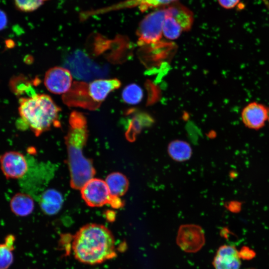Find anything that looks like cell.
<instances>
[{
    "label": "cell",
    "instance_id": "obj_14",
    "mask_svg": "<svg viewBox=\"0 0 269 269\" xmlns=\"http://www.w3.org/2000/svg\"><path fill=\"white\" fill-rule=\"evenodd\" d=\"M40 81L38 79L31 80L22 74L14 76L9 81L11 91L17 96L21 97H31L36 94L33 88Z\"/></svg>",
    "mask_w": 269,
    "mask_h": 269
},
{
    "label": "cell",
    "instance_id": "obj_27",
    "mask_svg": "<svg viewBox=\"0 0 269 269\" xmlns=\"http://www.w3.org/2000/svg\"><path fill=\"white\" fill-rule=\"evenodd\" d=\"M240 0H218L219 4L224 8L231 9L235 7Z\"/></svg>",
    "mask_w": 269,
    "mask_h": 269
},
{
    "label": "cell",
    "instance_id": "obj_24",
    "mask_svg": "<svg viewBox=\"0 0 269 269\" xmlns=\"http://www.w3.org/2000/svg\"><path fill=\"white\" fill-rule=\"evenodd\" d=\"M167 10L163 24L162 33L168 39H175L179 37L183 29L176 20L170 15L167 8Z\"/></svg>",
    "mask_w": 269,
    "mask_h": 269
},
{
    "label": "cell",
    "instance_id": "obj_13",
    "mask_svg": "<svg viewBox=\"0 0 269 269\" xmlns=\"http://www.w3.org/2000/svg\"><path fill=\"white\" fill-rule=\"evenodd\" d=\"M121 83L117 78L96 79L88 84L90 95L97 103H101L112 91L120 87Z\"/></svg>",
    "mask_w": 269,
    "mask_h": 269
},
{
    "label": "cell",
    "instance_id": "obj_8",
    "mask_svg": "<svg viewBox=\"0 0 269 269\" xmlns=\"http://www.w3.org/2000/svg\"><path fill=\"white\" fill-rule=\"evenodd\" d=\"M44 83L50 92L56 94H64L72 86V75L65 67H54L46 72Z\"/></svg>",
    "mask_w": 269,
    "mask_h": 269
},
{
    "label": "cell",
    "instance_id": "obj_6",
    "mask_svg": "<svg viewBox=\"0 0 269 269\" xmlns=\"http://www.w3.org/2000/svg\"><path fill=\"white\" fill-rule=\"evenodd\" d=\"M80 190L83 199L90 207H101L109 204L112 198L105 181L100 179H91Z\"/></svg>",
    "mask_w": 269,
    "mask_h": 269
},
{
    "label": "cell",
    "instance_id": "obj_23",
    "mask_svg": "<svg viewBox=\"0 0 269 269\" xmlns=\"http://www.w3.org/2000/svg\"><path fill=\"white\" fill-rule=\"evenodd\" d=\"M143 96L141 88L138 85L132 83L126 86L122 93L123 101L130 105H136L142 99Z\"/></svg>",
    "mask_w": 269,
    "mask_h": 269
},
{
    "label": "cell",
    "instance_id": "obj_7",
    "mask_svg": "<svg viewBox=\"0 0 269 269\" xmlns=\"http://www.w3.org/2000/svg\"><path fill=\"white\" fill-rule=\"evenodd\" d=\"M88 84L84 81H74L70 89L62 96L63 102L70 107H80L89 110L97 109L101 104L91 97Z\"/></svg>",
    "mask_w": 269,
    "mask_h": 269
},
{
    "label": "cell",
    "instance_id": "obj_16",
    "mask_svg": "<svg viewBox=\"0 0 269 269\" xmlns=\"http://www.w3.org/2000/svg\"><path fill=\"white\" fill-rule=\"evenodd\" d=\"M11 211L15 215L25 217L32 213L34 207L33 199L28 194L17 193L11 198L10 202Z\"/></svg>",
    "mask_w": 269,
    "mask_h": 269
},
{
    "label": "cell",
    "instance_id": "obj_9",
    "mask_svg": "<svg viewBox=\"0 0 269 269\" xmlns=\"http://www.w3.org/2000/svg\"><path fill=\"white\" fill-rule=\"evenodd\" d=\"M0 168L7 179L22 177L27 170L24 155L18 151H6L0 156Z\"/></svg>",
    "mask_w": 269,
    "mask_h": 269
},
{
    "label": "cell",
    "instance_id": "obj_15",
    "mask_svg": "<svg viewBox=\"0 0 269 269\" xmlns=\"http://www.w3.org/2000/svg\"><path fill=\"white\" fill-rule=\"evenodd\" d=\"M170 15L180 24L183 30H189L193 24V14L187 7L174 2L167 7Z\"/></svg>",
    "mask_w": 269,
    "mask_h": 269
},
{
    "label": "cell",
    "instance_id": "obj_4",
    "mask_svg": "<svg viewBox=\"0 0 269 269\" xmlns=\"http://www.w3.org/2000/svg\"><path fill=\"white\" fill-rule=\"evenodd\" d=\"M64 65L73 76L84 82L105 77L109 73V68L107 66L99 64L79 49L67 56Z\"/></svg>",
    "mask_w": 269,
    "mask_h": 269
},
{
    "label": "cell",
    "instance_id": "obj_3",
    "mask_svg": "<svg viewBox=\"0 0 269 269\" xmlns=\"http://www.w3.org/2000/svg\"><path fill=\"white\" fill-rule=\"evenodd\" d=\"M18 112L26 125L36 136L60 126L59 112L61 109L46 94H35L19 99Z\"/></svg>",
    "mask_w": 269,
    "mask_h": 269
},
{
    "label": "cell",
    "instance_id": "obj_26",
    "mask_svg": "<svg viewBox=\"0 0 269 269\" xmlns=\"http://www.w3.org/2000/svg\"><path fill=\"white\" fill-rule=\"evenodd\" d=\"M225 206L229 211L236 213L241 209L242 204L237 201H232L227 203Z\"/></svg>",
    "mask_w": 269,
    "mask_h": 269
},
{
    "label": "cell",
    "instance_id": "obj_21",
    "mask_svg": "<svg viewBox=\"0 0 269 269\" xmlns=\"http://www.w3.org/2000/svg\"><path fill=\"white\" fill-rule=\"evenodd\" d=\"M167 151L172 159L179 162L189 159L192 154L190 144L185 141L179 139L173 140L169 143Z\"/></svg>",
    "mask_w": 269,
    "mask_h": 269
},
{
    "label": "cell",
    "instance_id": "obj_1",
    "mask_svg": "<svg viewBox=\"0 0 269 269\" xmlns=\"http://www.w3.org/2000/svg\"><path fill=\"white\" fill-rule=\"evenodd\" d=\"M69 125L65 138L70 183L72 188L81 189L96 173L92 161L84 155L88 135L86 117L81 113L73 111L70 115Z\"/></svg>",
    "mask_w": 269,
    "mask_h": 269
},
{
    "label": "cell",
    "instance_id": "obj_17",
    "mask_svg": "<svg viewBox=\"0 0 269 269\" xmlns=\"http://www.w3.org/2000/svg\"><path fill=\"white\" fill-rule=\"evenodd\" d=\"M63 203L62 195L55 189H48L42 195L40 206L48 215H54L60 210Z\"/></svg>",
    "mask_w": 269,
    "mask_h": 269
},
{
    "label": "cell",
    "instance_id": "obj_28",
    "mask_svg": "<svg viewBox=\"0 0 269 269\" xmlns=\"http://www.w3.org/2000/svg\"><path fill=\"white\" fill-rule=\"evenodd\" d=\"M109 204L113 208L118 209L124 205V202L119 197L112 196Z\"/></svg>",
    "mask_w": 269,
    "mask_h": 269
},
{
    "label": "cell",
    "instance_id": "obj_11",
    "mask_svg": "<svg viewBox=\"0 0 269 269\" xmlns=\"http://www.w3.org/2000/svg\"><path fill=\"white\" fill-rule=\"evenodd\" d=\"M205 242L201 228L195 225H182L177 236L179 246L187 252H194L199 250Z\"/></svg>",
    "mask_w": 269,
    "mask_h": 269
},
{
    "label": "cell",
    "instance_id": "obj_18",
    "mask_svg": "<svg viewBox=\"0 0 269 269\" xmlns=\"http://www.w3.org/2000/svg\"><path fill=\"white\" fill-rule=\"evenodd\" d=\"M105 182L111 195L114 197H120L124 195L128 191L129 186L127 177L123 173L118 172L109 174Z\"/></svg>",
    "mask_w": 269,
    "mask_h": 269
},
{
    "label": "cell",
    "instance_id": "obj_29",
    "mask_svg": "<svg viewBox=\"0 0 269 269\" xmlns=\"http://www.w3.org/2000/svg\"><path fill=\"white\" fill-rule=\"evenodd\" d=\"M8 18L5 12L0 8V31L5 29L7 25Z\"/></svg>",
    "mask_w": 269,
    "mask_h": 269
},
{
    "label": "cell",
    "instance_id": "obj_12",
    "mask_svg": "<svg viewBox=\"0 0 269 269\" xmlns=\"http://www.w3.org/2000/svg\"><path fill=\"white\" fill-rule=\"evenodd\" d=\"M240 253L230 245H223L218 250L213 260L215 269H240L241 262Z\"/></svg>",
    "mask_w": 269,
    "mask_h": 269
},
{
    "label": "cell",
    "instance_id": "obj_22",
    "mask_svg": "<svg viewBox=\"0 0 269 269\" xmlns=\"http://www.w3.org/2000/svg\"><path fill=\"white\" fill-rule=\"evenodd\" d=\"M15 242L14 235L8 234L0 243V269H8L13 264Z\"/></svg>",
    "mask_w": 269,
    "mask_h": 269
},
{
    "label": "cell",
    "instance_id": "obj_25",
    "mask_svg": "<svg viewBox=\"0 0 269 269\" xmlns=\"http://www.w3.org/2000/svg\"><path fill=\"white\" fill-rule=\"evenodd\" d=\"M48 0H14V4L17 10L29 12L33 11Z\"/></svg>",
    "mask_w": 269,
    "mask_h": 269
},
{
    "label": "cell",
    "instance_id": "obj_20",
    "mask_svg": "<svg viewBox=\"0 0 269 269\" xmlns=\"http://www.w3.org/2000/svg\"><path fill=\"white\" fill-rule=\"evenodd\" d=\"M177 0H126L119 3L107 10L138 7L143 11L151 7L170 4Z\"/></svg>",
    "mask_w": 269,
    "mask_h": 269
},
{
    "label": "cell",
    "instance_id": "obj_5",
    "mask_svg": "<svg viewBox=\"0 0 269 269\" xmlns=\"http://www.w3.org/2000/svg\"><path fill=\"white\" fill-rule=\"evenodd\" d=\"M167 11L166 7L163 8L149 13L142 19L136 33L139 44L155 43L159 41Z\"/></svg>",
    "mask_w": 269,
    "mask_h": 269
},
{
    "label": "cell",
    "instance_id": "obj_2",
    "mask_svg": "<svg viewBox=\"0 0 269 269\" xmlns=\"http://www.w3.org/2000/svg\"><path fill=\"white\" fill-rule=\"evenodd\" d=\"M72 250L78 261L90 265L101 264L116 256L113 234L104 225L95 223L83 226L76 233Z\"/></svg>",
    "mask_w": 269,
    "mask_h": 269
},
{
    "label": "cell",
    "instance_id": "obj_19",
    "mask_svg": "<svg viewBox=\"0 0 269 269\" xmlns=\"http://www.w3.org/2000/svg\"><path fill=\"white\" fill-rule=\"evenodd\" d=\"M153 122V119L146 114L136 113L134 115L129 121L128 129L126 133L127 138L130 141H134L141 129L150 126Z\"/></svg>",
    "mask_w": 269,
    "mask_h": 269
},
{
    "label": "cell",
    "instance_id": "obj_10",
    "mask_svg": "<svg viewBox=\"0 0 269 269\" xmlns=\"http://www.w3.org/2000/svg\"><path fill=\"white\" fill-rule=\"evenodd\" d=\"M241 120L248 128L258 130L269 120V111L264 105L252 102L247 104L241 112Z\"/></svg>",
    "mask_w": 269,
    "mask_h": 269
}]
</instances>
